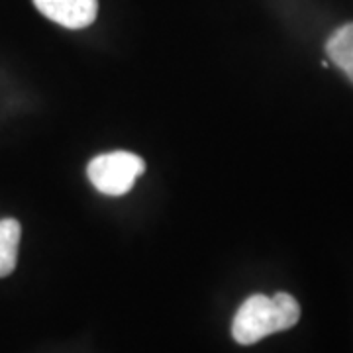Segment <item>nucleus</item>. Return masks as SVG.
Masks as SVG:
<instances>
[{
	"label": "nucleus",
	"instance_id": "obj_1",
	"mask_svg": "<svg viewBox=\"0 0 353 353\" xmlns=\"http://www.w3.org/2000/svg\"><path fill=\"white\" fill-rule=\"evenodd\" d=\"M301 318V306L289 292L275 296L252 294L238 308L232 322V336L241 345H252L271 334L292 328Z\"/></svg>",
	"mask_w": 353,
	"mask_h": 353
},
{
	"label": "nucleus",
	"instance_id": "obj_2",
	"mask_svg": "<svg viewBox=\"0 0 353 353\" xmlns=\"http://www.w3.org/2000/svg\"><path fill=\"white\" fill-rule=\"evenodd\" d=\"M145 171L143 159L130 152H110L97 155L87 167L92 187L108 196H122L130 192L136 179Z\"/></svg>",
	"mask_w": 353,
	"mask_h": 353
},
{
	"label": "nucleus",
	"instance_id": "obj_3",
	"mask_svg": "<svg viewBox=\"0 0 353 353\" xmlns=\"http://www.w3.org/2000/svg\"><path fill=\"white\" fill-rule=\"evenodd\" d=\"M34 4L51 22L69 30L87 28L99 14V0H34Z\"/></svg>",
	"mask_w": 353,
	"mask_h": 353
},
{
	"label": "nucleus",
	"instance_id": "obj_4",
	"mask_svg": "<svg viewBox=\"0 0 353 353\" xmlns=\"http://www.w3.org/2000/svg\"><path fill=\"white\" fill-rule=\"evenodd\" d=\"M326 53L332 63L340 67L353 83V22L340 26L326 41Z\"/></svg>",
	"mask_w": 353,
	"mask_h": 353
},
{
	"label": "nucleus",
	"instance_id": "obj_5",
	"mask_svg": "<svg viewBox=\"0 0 353 353\" xmlns=\"http://www.w3.org/2000/svg\"><path fill=\"white\" fill-rule=\"evenodd\" d=\"M22 228L14 218L0 220V277H8L16 269L18 245H20Z\"/></svg>",
	"mask_w": 353,
	"mask_h": 353
}]
</instances>
